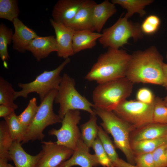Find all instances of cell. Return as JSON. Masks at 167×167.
<instances>
[{"instance_id":"1","label":"cell","mask_w":167,"mask_h":167,"mask_svg":"<svg viewBox=\"0 0 167 167\" xmlns=\"http://www.w3.org/2000/svg\"><path fill=\"white\" fill-rule=\"evenodd\" d=\"M163 59L154 46L143 51H136L131 55L126 77L133 84L162 85Z\"/></svg>"},{"instance_id":"2","label":"cell","mask_w":167,"mask_h":167,"mask_svg":"<svg viewBox=\"0 0 167 167\" xmlns=\"http://www.w3.org/2000/svg\"><path fill=\"white\" fill-rule=\"evenodd\" d=\"M131 57L125 50L109 48L99 56L85 78L99 84L125 77Z\"/></svg>"},{"instance_id":"3","label":"cell","mask_w":167,"mask_h":167,"mask_svg":"<svg viewBox=\"0 0 167 167\" xmlns=\"http://www.w3.org/2000/svg\"><path fill=\"white\" fill-rule=\"evenodd\" d=\"M93 110L101 119V126L113 139L115 147L125 155L127 162L135 165V155L131 149L130 135L135 129L117 116L112 111H108L94 107Z\"/></svg>"},{"instance_id":"4","label":"cell","mask_w":167,"mask_h":167,"mask_svg":"<svg viewBox=\"0 0 167 167\" xmlns=\"http://www.w3.org/2000/svg\"><path fill=\"white\" fill-rule=\"evenodd\" d=\"M133 84L126 77L98 84L92 93L94 106L113 111L131 95Z\"/></svg>"},{"instance_id":"5","label":"cell","mask_w":167,"mask_h":167,"mask_svg":"<svg viewBox=\"0 0 167 167\" xmlns=\"http://www.w3.org/2000/svg\"><path fill=\"white\" fill-rule=\"evenodd\" d=\"M74 79L64 73L57 90L54 101L59 105L58 115L62 120L65 114L70 110H84L90 114H96L94 105L81 95L75 88Z\"/></svg>"},{"instance_id":"6","label":"cell","mask_w":167,"mask_h":167,"mask_svg":"<svg viewBox=\"0 0 167 167\" xmlns=\"http://www.w3.org/2000/svg\"><path fill=\"white\" fill-rule=\"evenodd\" d=\"M128 19L125 15L121 16L113 25L103 30L99 41L104 48L119 49L128 44L130 38L136 41L143 38L139 24Z\"/></svg>"},{"instance_id":"7","label":"cell","mask_w":167,"mask_h":167,"mask_svg":"<svg viewBox=\"0 0 167 167\" xmlns=\"http://www.w3.org/2000/svg\"><path fill=\"white\" fill-rule=\"evenodd\" d=\"M57 90H53L41 102L32 122L27 128L21 144L36 140L43 141L44 130L47 126L61 123L62 119L54 113L53 105Z\"/></svg>"},{"instance_id":"8","label":"cell","mask_w":167,"mask_h":167,"mask_svg":"<svg viewBox=\"0 0 167 167\" xmlns=\"http://www.w3.org/2000/svg\"><path fill=\"white\" fill-rule=\"evenodd\" d=\"M70 61L69 58L65 59L57 67L51 71H44L30 83H19L18 86L21 90L16 91L14 100L20 97L27 98L29 94L34 92L39 95L42 101L53 90L58 89L62 79L60 73Z\"/></svg>"},{"instance_id":"9","label":"cell","mask_w":167,"mask_h":167,"mask_svg":"<svg viewBox=\"0 0 167 167\" xmlns=\"http://www.w3.org/2000/svg\"><path fill=\"white\" fill-rule=\"evenodd\" d=\"M154 102L147 104L138 101L126 100L113 111L135 130L153 122Z\"/></svg>"},{"instance_id":"10","label":"cell","mask_w":167,"mask_h":167,"mask_svg":"<svg viewBox=\"0 0 167 167\" xmlns=\"http://www.w3.org/2000/svg\"><path fill=\"white\" fill-rule=\"evenodd\" d=\"M81 119L79 110H70L65 114L61 122V127L58 129L53 128L48 132L49 135L57 138L58 144L74 151L81 138L78 125Z\"/></svg>"},{"instance_id":"11","label":"cell","mask_w":167,"mask_h":167,"mask_svg":"<svg viewBox=\"0 0 167 167\" xmlns=\"http://www.w3.org/2000/svg\"><path fill=\"white\" fill-rule=\"evenodd\" d=\"M41 155L35 167H58L69 159L74 151L51 141H42Z\"/></svg>"},{"instance_id":"12","label":"cell","mask_w":167,"mask_h":167,"mask_svg":"<svg viewBox=\"0 0 167 167\" xmlns=\"http://www.w3.org/2000/svg\"><path fill=\"white\" fill-rule=\"evenodd\" d=\"M50 22L56 35L58 57L66 59L74 55L72 41L75 31L63 24L55 22L52 19Z\"/></svg>"},{"instance_id":"13","label":"cell","mask_w":167,"mask_h":167,"mask_svg":"<svg viewBox=\"0 0 167 167\" xmlns=\"http://www.w3.org/2000/svg\"><path fill=\"white\" fill-rule=\"evenodd\" d=\"M89 148L81 138L71 157L58 167H72L75 165L81 167H96L99 166L100 165L96 155L89 153Z\"/></svg>"},{"instance_id":"14","label":"cell","mask_w":167,"mask_h":167,"mask_svg":"<svg viewBox=\"0 0 167 167\" xmlns=\"http://www.w3.org/2000/svg\"><path fill=\"white\" fill-rule=\"evenodd\" d=\"M96 3L92 0H84L74 18L65 25L74 31L88 30L94 32L92 16L93 9Z\"/></svg>"},{"instance_id":"15","label":"cell","mask_w":167,"mask_h":167,"mask_svg":"<svg viewBox=\"0 0 167 167\" xmlns=\"http://www.w3.org/2000/svg\"><path fill=\"white\" fill-rule=\"evenodd\" d=\"M84 0H59L54 6L52 19L64 25L75 17Z\"/></svg>"},{"instance_id":"16","label":"cell","mask_w":167,"mask_h":167,"mask_svg":"<svg viewBox=\"0 0 167 167\" xmlns=\"http://www.w3.org/2000/svg\"><path fill=\"white\" fill-rule=\"evenodd\" d=\"M12 23L15 29L12 41L13 48L18 52L25 53L30 43L38 36L18 18L15 19Z\"/></svg>"},{"instance_id":"17","label":"cell","mask_w":167,"mask_h":167,"mask_svg":"<svg viewBox=\"0 0 167 167\" xmlns=\"http://www.w3.org/2000/svg\"><path fill=\"white\" fill-rule=\"evenodd\" d=\"M58 50L56 38L54 36H38L30 43L27 50L30 52L38 61L46 58L52 52Z\"/></svg>"},{"instance_id":"18","label":"cell","mask_w":167,"mask_h":167,"mask_svg":"<svg viewBox=\"0 0 167 167\" xmlns=\"http://www.w3.org/2000/svg\"><path fill=\"white\" fill-rule=\"evenodd\" d=\"M41 151L37 154L32 156L28 153L22 148L21 142H13L10 150L9 155L15 167H35L41 155Z\"/></svg>"},{"instance_id":"19","label":"cell","mask_w":167,"mask_h":167,"mask_svg":"<svg viewBox=\"0 0 167 167\" xmlns=\"http://www.w3.org/2000/svg\"><path fill=\"white\" fill-rule=\"evenodd\" d=\"M116 12L115 4L108 0L96 3L93 9L92 16L95 31L100 33L107 20Z\"/></svg>"},{"instance_id":"20","label":"cell","mask_w":167,"mask_h":167,"mask_svg":"<svg viewBox=\"0 0 167 167\" xmlns=\"http://www.w3.org/2000/svg\"><path fill=\"white\" fill-rule=\"evenodd\" d=\"M101 36V33L88 30L75 31L72 41L74 54L93 48L96 45V41Z\"/></svg>"},{"instance_id":"21","label":"cell","mask_w":167,"mask_h":167,"mask_svg":"<svg viewBox=\"0 0 167 167\" xmlns=\"http://www.w3.org/2000/svg\"><path fill=\"white\" fill-rule=\"evenodd\" d=\"M135 131L131 141L157 139L166 136L167 124L152 122Z\"/></svg>"},{"instance_id":"22","label":"cell","mask_w":167,"mask_h":167,"mask_svg":"<svg viewBox=\"0 0 167 167\" xmlns=\"http://www.w3.org/2000/svg\"><path fill=\"white\" fill-rule=\"evenodd\" d=\"M111 2L118 4L127 11L125 15L128 18L137 13L140 17L143 16L146 12L145 7L153 2V0H112Z\"/></svg>"},{"instance_id":"23","label":"cell","mask_w":167,"mask_h":167,"mask_svg":"<svg viewBox=\"0 0 167 167\" xmlns=\"http://www.w3.org/2000/svg\"><path fill=\"white\" fill-rule=\"evenodd\" d=\"M167 143L166 136L155 139L131 141V149L135 156L152 152L158 147Z\"/></svg>"},{"instance_id":"24","label":"cell","mask_w":167,"mask_h":167,"mask_svg":"<svg viewBox=\"0 0 167 167\" xmlns=\"http://www.w3.org/2000/svg\"><path fill=\"white\" fill-rule=\"evenodd\" d=\"M96 114H90L89 120L80 126L81 137L84 143L89 148L98 137V126Z\"/></svg>"},{"instance_id":"25","label":"cell","mask_w":167,"mask_h":167,"mask_svg":"<svg viewBox=\"0 0 167 167\" xmlns=\"http://www.w3.org/2000/svg\"><path fill=\"white\" fill-rule=\"evenodd\" d=\"M13 141L5 121L0 122V159L11 161L9 155Z\"/></svg>"},{"instance_id":"26","label":"cell","mask_w":167,"mask_h":167,"mask_svg":"<svg viewBox=\"0 0 167 167\" xmlns=\"http://www.w3.org/2000/svg\"><path fill=\"white\" fill-rule=\"evenodd\" d=\"M98 137L105 152L114 167H119L122 159L119 158L109 137L101 126H98Z\"/></svg>"},{"instance_id":"27","label":"cell","mask_w":167,"mask_h":167,"mask_svg":"<svg viewBox=\"0 0 167 167\" xmlns=\"http://www.w3.org/2000/svg\"><path fill=\"white\" fill-rule=\"evenodd\" d=\"M4 118L13 142L19 141L21 143L26 128L19 121L15 112Z\"/></svg>"},{"instance_id":"28","label":"cell","mask_w":167,"mask_h":167,"mask_svg":"<svg viewBox=\"0 0 167 167\" xmlns=\"http://www.w3.org/2000/svg\"><path fill=\"white\" fill-rule=\"evenodd\" d=\"M16 91L11 84L2 77H0V105H7L15 110L18 105L14 102Z\"/></svg>"},{"instance_id":"29","label":"cell","mask_w":167,"mask_h":167,"mask_svg":"<svg viewBox=\"0 0 167 167\" xmlns=\"http://www.w3.org/2000/svg\"><path fill=\"white\" fill-rule=\"evenodd\" d=\"M13 34L11 28H9L2 23L0 24V57L4 62L8 60L10 58L7 46L12 41Z\"/></svg>"},{"instance_id":"30","label":"cell","mask_w":167,"mask_h":167,"mask_svg":"<svg viewBox=\"0 0 167 167\" xmlns=\"http://www.w3.org/2000/svg\"><path fill=\"white\" fill-rule=\"evenodd\" d=\"M20 11L17 0H0V18L12 22L18 18Z\"/></svg>"},{"instance_id":"31","label":"cell","mask_w":167,"mask_h":167,"mask_svg":"<svg viewBox=\"0 0 167 167\" xmlns=\"http://www.w3.org/2000/svg\"><path fill=\"white\" fill-rule=\"evenodd\" d=\"M39 108L35 97L30 99L27 106L19 115L17 116L19 121L26 128L34 119Z\"/></svg>"},{"instance_id":"32","label":"cell","mask_w":167,"mask_h":167,"mask_svg":"<svg viewBox=\"0 0 167 167\" xmlns=\"http://www.w3.org/2000/svg\"><path fill=\"white\" fill-rule=\"evenodd\" d=\"M153 122L167 124V106L161 97H155L153 112Z\"/></svg>"},{"instance_id":"33","label":"cell","mask_w":167,"mask_h":167,"mask_svg":"<svg viewBox=\"0 0 167 167\" xmlns=\"http://www.w3.org/2000/svg\"><path fill=\"white\" fill-rule=\"evenodd\" d=\"M91 147L94 150L95 154L100 165L104 167H114L108 157L98 137L95 140Z\"/></svg>"},{"instance_id":"34","label":"cell","mask_w":167,"mask_h":167,"mask_svg":"<svg viewBox=\"0 0 167 167\" xmlns=\"http://www.w3.org/2000/svg\"><path fill=\"white\" fill-rule=\"evenodd\" d=\"M161 24L160 18L155 15H150L147 17L143 21L141 28L143 34L152 35L158 30Z\"/></svg>"},{"instance_id":"35","label":"cell","mask_w":167,"mask_h":167,"mask_svg":"<svg viewBox=\"0 0 167 167\" xmlns=\"http://www.w3.org/2000/svg\"><path fill=\"white\" fill-rule=\"evenodd\" d=\"M152 155L155 167H167V143L157 148Z\"/></svg>"},{"instance_id":"36","label":"cell","mask_w":167,"mask_h":167,"mask_svg":"<svg viewBox=\"0 0 167 167\" xmlns=\"http://www.w3.org/2000/svg\"><path fill=\"white\" fill-rule=\"evenodd\" d=\"M135 161L136 167H155L152 152L136 155Z\"/></svg>"},{"instance_id":"37","label":"cell","mask_w":167,"mask_h":167,"mask_svg":"<svg viewBox=\"0 0 167 167\" xmlns=\"http://www.w3.org/2000/svg\"><path fill=\"white\" fill-rule=\"evenodd\" d=\"M155 97L152 91L147 88H140L136 94L137 101L147 104H151L154 102Z\"/></svg>"},{"instance_id":"38","label":"cell","mask_w":167,"mask_h":167,"mask_svg":"<svg viewBox=\"0 0 167 167\" xmlns=\"http://www.w3.org/2000/svg\"><path fill=\"white\" fill-rule=\"evenodd\" d=\"M15 109L13 108L5 105H0V117L5 118L15 112Z\"/></svg>"},{"instance_id":"39","label":"cell","mask_w":167,"mask_h":167,"mask_svg":"<svg viewBox=\"0 0 167 167\" xmlns=\"http://www.w3.org/2000/svg\"><path fill=\"white\" fill-rule=\"evenodd\" d=\"M163 79L162 85L167 91V64L164 62L163 65Z\"/></svg>"},{"instance_id":"40","label":"cell","mask_w":167,"mask_h":167,"mask_svg":"<svg viewBox=\"0 0 167 167\" xmlns=\"http://www.w3.org/2000/svg\"><path fill=\"white\" fill-rule=\"evenodd\" d=\"M0 167H15L8 163V161L0 159Z\"/></svg>"},{"instance_id":"41","label":"cell","mask_w":167,"mask_h":167,"mask_svg":"<svg viewBox=\"0 0 167 167\" xmlns=\"http://www.w3.org/2000/svg\"><path fill=\"white\" fill-rule=\"evenodd\" d=\"M120 167H136L122 159Z\"/></svg>"},{"instance_id":"42","label":"cell","mask_w":167,"mask_h":167,"mask_svg":"<svg viewBox=\"0 0 167 167\" xmlns=\"http://www.w3.org/2000/svg\"><path fill=\"white\" fill-rule=\"evenodd\" d=\"M164 101L165 102V105L167 106V96H166L164 98Z\"/></svg>"},{"instance_id":"43","label":"cell","mask_w":167,"mask_h":167,"mask_svg":"<svg viewBox=\"0 0 167 167\" xmlns=\"http://www.w3.org/2000/svg\"><path fill=\"white\" fill-rule=\"evenodd\" d=\"M166 59H167V54H166Z\"/></svg>"},{"instance_id":"44","label":"cell","mask_w":167,"mask_h":167,"mask_svg":"<svg viewBox=\"0 0 167 167\" xmlns=\"http://www.w3.org/2000/svg\"><path fill=\"white\" fill-rule=\"evenodd\" d=\"M166 137H167V135H166Z\"/></svg>"}]
</instances>
